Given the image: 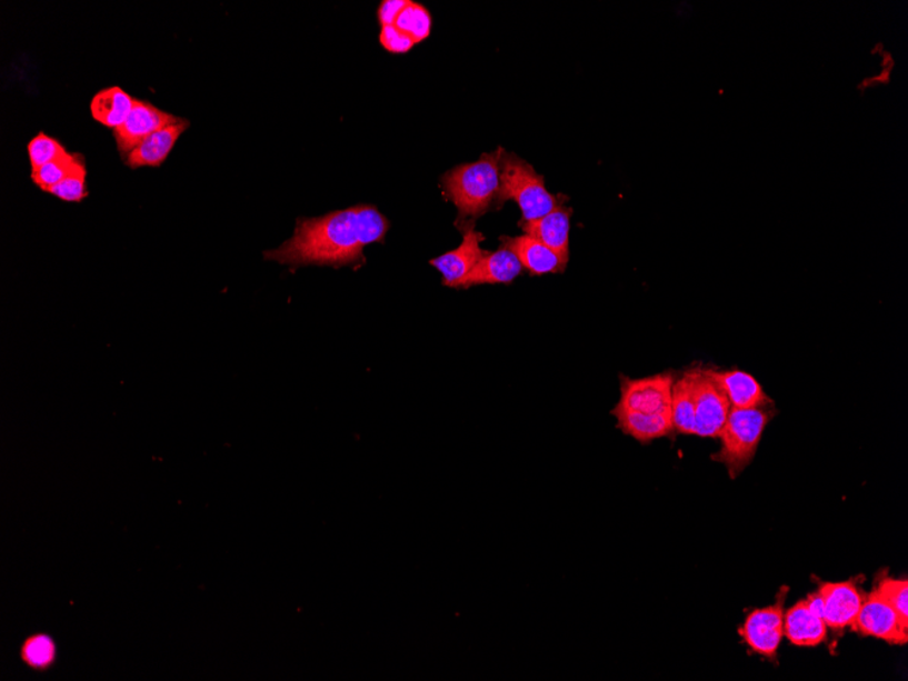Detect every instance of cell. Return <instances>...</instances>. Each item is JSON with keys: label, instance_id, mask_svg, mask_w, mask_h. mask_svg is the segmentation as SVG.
Instances as JSON below:
<instances>
[{"label": "cell", "instance_id": "9a60e30c", "mask_svg": "<svg viewBox=\"0 0 908 681\" xmlns=\"http://www.w3.org/2000/svg\"><path fill=\"white\" fill-rule=\"evenodd\" d=\"M522 266L509 248L501 247L496 252H486L471 273L462 281L459 289H469L479 284H508L520 276Z\"/></svg>", "mask_w": 908, "mask_h": 681}, {"label": "cell", "instance_id": "4316f807", "mask_svg": "<svg viewBox=\"0 0 908 681\" xmlns=\"http://www.w3.org/2000/svg\"><path fill=\"white\" fill-rule=\"evenodd\" d=\"M380 42L383 50L396 54L410 52L417 46V42L410 36L400 32L395 26L381 28Z\"/></svg>", "mask_w": 908, "mask_h": 681}, {"label": "cell", "instance_id": "4fadbf2b", "mask_svg": "<svg viewBox=\"0 0 908 681\" xmlns=\"http://www.w3.org/2000/svg\"><path fill=\"white\" fill-rule=\"evenodd\" d=\"M710 374L724 389L729 399L730 407L736 410L766 409L774 407L772 400L767 397L764 388L757 379L741 370H719L709 368Z\"/></svg>", "mask_w": 908, "mask_h": 681}, {"label": "cell", "instance_id": "2e32d148", "mask_svg": "<svg viewBox=\"0 0 908 681\" xmlns=\"http://www.w3.org/2000/svg\"><path fill=\"white\" fill-rule=\"evenodd\" d=\"M572 210L563 203L552 210L550 214L536 219L532 222L518 223L523 233L533 237L542 244L551 248L559 257L569 261L570 218Z\"/></svg>", "mask_w": 908, "mask_h": 681}, {"label": "cell", "instance_id": "52a82bcc", "mask_svg": "<svg viewBox=\"0 0 908 681\" xmlns=\"http://www.w3.org/2000/svg\"><path fill=\"white\" fill-rule=\"evenodd\" d=\"M786 594H788V588H782L778 593L776 604L749 613L745 625L740 629V635L749 649L766 659H776L779 644L784 640Z\"/></svg>", "mask_w": 908, "mask_h": 681}, {"label": "cell", "instance_id": "484cf974", "mask_svg": "<svg viewBox=\"0 0 908 681\" xmlns=\"http://www.w3.org/2000/svg\"><path fill=\"white\" fill-rule=\"evenodd\" d=\"M23 657L33 667H46L53 659V643L50 638L34 637L23 649Z\"/></svg>", "mask_w": 908, "mask_h": 681}, {"label": "cell", "instance_id": "6da1fadb", "mask_svg": "<svg viewBox=\"0 0 908 681\" xmlns=\"http://www.w3.org/2000/svg\"><path fill=\"white\" fill-rule=\"evenodd\" d=\"M389 228L387 217L370 204L353 206L319 218H300L295 236L266 252L265 259L292 270L307 266L335 269L351 266L357 270L367 263L363 249L383 242Z\"/></svg>", "mask_w": 908, "mask_h": 681}, {"label": "cell", "instance_id": "3957f363", "mask_svg": "<svg viewBox=\"0 0 908 681\" xmlns=\"http://www.w3.org/2000/svg\"><path fill=\"white\" fill-rule=\"evenodd\" d=\"M774 417L772 407L729 412L721 431V450L711 459L727 467L729 477L739 478L752 463L767 424Z\"/></svg>", "mask_w": 908, "mask_h": 681}, {"label": "cell", "instance_id": "5b68a950", "mask_svg": "<svg viewBox=\"0 0 908 681\" xmlns=\"http://www.w3.org/2000/svg\"><path fill=\"white\" fill-rule=\"evenodd\" d=\"M730 410L732 407L727 393L710 370L698 368L695 380V435L719 438Z\"/></svg>", "mask_w": 908, "mask_h": 681}, {"label": "cell", "instance_id": "ac0fdd59", "mask_svg": "<svg viewBox=\"0 0 908 681\" xmlns=\"http://www.w3.org/2000/svg\"><path fill=\"white\" fill-rule=\"evenodd\" d=\"M612 415L618 419V429L641 443L660 440L673 431L670 412L641 413L613 409Z\"/></svg>", "mask_w": 908, "mask_h": 681}, {"label": "cell", "instance_id": "44dd1931", "mask_svg": "<svg viewBox=\"0 0 908 681\" xmlns=\"http://www.w3.org/2000/svg\"><path fill=\"white\" fill-rule=\"evenodd\" d=\"M82 162H84L82 154L67 153L58 158V160L47 163L44 167L33 169L32 173H30V179H32L34 186H38L41 191L50 192L52 188L57 187L59 182H62L67 176L74 172Z\"/></svg>", "mask_w": 908, "mask_h": 681}, {"label": "cell", "instance_id": "7a4b0ae2", "mask_svg": "<svg viewBox=\"0 0 908 681\" xmlns=\"http://www.w3.org/2000/svg\"><path fill=\"white\" fill-rule=\"evenodd\" d=\"M503 153L499 148L491 154L481 156L477 162L465 163L443 174V190L459 210L457 221L485 216L491 204L497 203Z\"/></svg>", "mask_w": 908, "mask_h": 681}, {"label": "cell", "instance_id": "277c9868", "mask_svg": "<svg viewBox=\"0 0 908 681\" xmlns=\"http://www.w3.org/2000/svg\"><path fill=\"white\" fill-rule=\"evenodd\" d=\"M562 198L547 191L545 179L535 172L528 162L515 154H505L501 158V190H499L497 206L506 200H515L522 212L521 222H532L550 214Z\"/></svg>", "mask_w": 908, "mask_h": 681}, {"label": "cell", "instance_id": "ffe728a7", "mask_svg": "<svg viewBox=\"0 0 908 681\" xmlns=\"http://www.w3.org/2000/svg\"><path fill=\"white\" fill-rule=\"evenodd\" d=\"M698 368H691L676 379L672 387V417L673 431L680 434L695 435V380Z\"/></svg>", "mask_w": 908, "mask_h": 681}, {"label": "cell", "instance_id": "ba28073f", "mask_svg": "<svg viewBox=\"0 0 908 681\" xmlns=\"http://www.w3.org/2000/svg\"><path fill=\"white\" fill-rule=\"evenodd\" d=\"M852 631L864 637H874L896 647L908 642V625L901 622L898 613L876 591L865 595Z\"/></svg>", "mask_w": 908, "mask_h": 681}, {"label": "cell", "instance_id": "603a6c76", "mask_svg": "<svg viewBox=\"0 0 908 681\" xmlns=\"http://www.w3.org/2000/svg\"><path fill=\"white\" fill-rule=\"evenodd\" d=\"M67 153L69 151L66 150L64 146L57 138L47 136L46 132L38 133L28 143V156L32 170L44 167Z\"/></svg>", "mask_w": 908, "mask_h": 681}, {"label": "cell", "instance_id": "7c38bea8", "mask_svg": "<svg viewBox=\"0 0 908 681\" xmlns=\"http://www.w3.org/2000/svg\"><path fill=\"white\" fill-rule=\"evenodd\" d=\"M501 242L502 247L509 248L520 260L522 269H526L535 277L563 272L569 263V261L559 257L556 251H552L551 248L528 234L501 237Z\"/></svg>", "mask_w": 908, "mask_h": 681}, {"label": "cell", "instance_id": "f1b7e54d", "mask_svg": "<svg viewBox=\"0 0 908 681\" xmlns=\"http://www.w3.org/2000/svg\"><path fill=\"white\" fill-rule=\"evenodd\" d=\"M806 601L809 607V610L812 611L815 615H818L819 618L822 619V615H825V604H822L820 593L818 591L810 593Z\"/></svg>", "mask_w": 908, "mask_h": 681}, {"label": "cell", "instance_id": "d4e9b609", "mask_svg": "<svg viewBox=\"0 0 908 681\" xmlns=\"http://www.w3.org/2000/svg\"><path fill=\"white\" fill-rule=\"evenodd\" d=\"M875 591L894 608L901 622L908 625V581L884 579Z\"/></svg>", "mask_w": 908, "mask_h": 681}, {"label": "cell", "instance_id": "d6986e66", "mask_svg": "<svg viewBox=\"0 0 908 681\" xmlns=\"http://www.w3.org/2000/svg\"><path fill=\"white\" fill-rule=\"evenodd\" d=\"M133 99L119 87L102 89L90 102L91 117L108 129H119L132 111Z\"/></svg>", "mask_w": 908, "mask_h": 681}, {"label": "cell", "instance_id": "7402d4cb", "mask_svg": "<svg viewBox=\"0 0 908 681\" xmlns=\"http://www.w3.org/2000/svg\"><path fill=\"white\" fill-rule=\"evenodd\" d=\"M395 27L400 32L410 36L417 42H422L429 39L432 28V18L430 11L423 4L416 2H408L406 8L401 10Z\"/></svg>", "mask_w": 908, "mask_h": 681}, {"label": "cell", "instance_id": "8fae6325", "mask_svg": "<svg viewBox=\"0 0 908 681\" xmlns=\"http://www.w3.org/2000/svg\"><path fill=\"white\" fill-rule=\"evenodd\" d=\"M825 604V622L828 629L842 631L856 623L865 595L855 581L822 582L818 589Z\"/></svg>", "mask_w": 908, "mask_h": 681}, {"label": "cell", "instance_id": "9c48e42d", "mask_svg": "<svg viewBox=\"0 0 908 681\" xmlns=\"http://www.w3.org/2000/svg\"><path fill=\"white\" fill-rule=\"evenodd\" d=\"M456 224L462 233L460 247L432 259L430 264L441 272L442 283L447 288L459 289L460 283L477 267L486 251L480 248L485 236L475 230L473 221H457Z\"/></svg>", "mask_w": 908, "mask_h": 681}, {"label": "cell", "instance_id": "e0dca14e", "mask_svg": "<svg viewBox=\"0 0 908 681\" xmlns=\"http://www.w3.org/2000/svg\"><path fill=\"white\" fill-rule=\"evenodd\" d=\"M825 620L809 610L806 600L798 601L784 617V637L798 648H816L827 640Z\"/></svg>", "mask_w": 908, "mask_h": 681}, {"label": "cell", "instance_id": "83f0119b", "mask_svg": "<svg viewBox=\"0 0 908 681\" xmlns=\"http://www.w3.org/2000/svg\"><path fill=\"white\" fill-rule=\"evenodd\" d=\"M407 3L408 0H383L379 10H377V18H379L381 28L395 26L396 20H398L401 10L406 8Z\"/></svg>", "mask_w": 908, "mask_h": 681}, {"label": "cell", "instance_id": "cb8c5ba5", "mask_svg": "<svg viewBox=\"0 0 908 681\" xmlns=\"http://www.w3.org/2000/svg\"><path fill=\"white\" fill-rule=\"evenodd\" d=\"M87 162H82L74 172L67 176V178L59 182L57 187L48 193L53 194L54 198L63 200L67 203H81L82 200L89 197Z\"/></svg>", "mask_w": 908, "mask_h": 681}, {"label": "cell", "instance_id": "30bf717a", "mask_svg": "<svg viewBox=\"0 0 908 681\" xmlns=\"http://www.w3.org/2000/svg\"><path fill=\"white\" fill-rule=\"evenodd\" d=\"M181 120L182 118H177L174 114L157 108L154 103L136 100L130 117L127 118L123 126L113 130V138L121 158L124 160L151 133L163 129V127L180 123Z\"/></svg>", "mask_w": 908, "mask_h": 681}, {"label": "cell", "instance_id": "8992f818", "mask_svg": "<svg viewBox=\"0 0 908 681\" xmlns=\"http://www.w3.org/2000/svg\"><path fill=\"white\" fill-rule=\"evenodd\" d=\"M673 373L631 380L620 377V400L615 409L641 413H668L672 403Z\"/></svg>", "mask_w": 908, "mask_h": 681}, {"label": "cell", "instance_id": "5bb4252c", "mask_svg": "<svg viewBox=\"0 0 908 681\" xmlns=\"http://www.w3.org/2000/svg\"><path fill=\"white\" fill-rule=\"evenodd\" d=\"M188 127H190V121L182 119L180 123L163 127L151 133L124 158L126 166L131 169L161 167Z\"/></svg>", "mask_w": 908, "mask_h": 681}]
</instances>
